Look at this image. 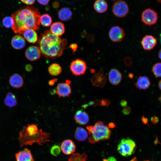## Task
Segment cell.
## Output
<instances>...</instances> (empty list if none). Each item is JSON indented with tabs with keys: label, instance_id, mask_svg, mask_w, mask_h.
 Returning a JSON list of instances; mask_svg holds the SVG:
<instances>
[{
	"label": "cell",
	"instance_id": "cell-1",
	"mask_svg": "<svg viewBox=\"0 0 161 161\" xmlns=\"http://www.w3.org/2000/svg\"><path fill=\"white\" fill-rule=\"evenodd\" d=\"M40 16L38 9L35 7L28 6L21 8L12 15L13 20L12 28L15 33L18 34H23L27 29L38 30Z\"/></svg>",
	"mask_w": 161,
	"mask_h": 161
},
{
	"label": "cell",
	"instance_id": "cell-2",
	"mask_svg": "<svg viewBox=\"0 0 161 161\" xmlns=\"http://www.w3.org/2000/svg\"><path fill=\"white\" fill-rule=\"evenodd\" d=\"M67 45L66 39H62L47 30L42 33L38 41L41 53L45 57L54 58L62 55Z\"/></svg>",
	"mask_w": 161,
	"mask_h": 161
},
{
	"label": "cell",
	"instance_id": "cell-3",
	"mask_svg": "<svg viewBox=\"0 0 161 161\" xmlns=\"http://www.w3.org/2000/svg\"><path fill=\"white\" fill-rule=\"evenodd\" d=\"M86 129L91 135L88 140L92 144L100 140H107L110 138L112 134L111 131L109 127L100 121L95 123L93 126H86Z\"/></svg>",
	"mask_w": 161,
	"mask_h": 161
},
{
	"label": "cell",
	"instance_id": "cell-4",
	"mask_svg": "<svg viewBox=\"0 0 161 161\" xmlns=\"http://www.w3.org/2000/svg\"><path fill=\"white\" fill-rule=\"evenodd\" d=\"M50 134L44 132L41 129L35 134H29L25 131L24 128L21 130L19 134V141L20 146L26 145H31L34 143H37L39 145H42L47 142L49 141L48 139Z\"/></svg>",
	"mask_w": 161,
	"mask_h": 161
},
{
	"label": "cell",
	"instance_id": "cell-5",
	"mask_svg": "<svg viewBox=\"0 0 161 161\" xmlns=\"http://www.w3.org/2000/svg\"><path fill=\"white\" fill-rule=\"evenodd\" d=\"M136 147V143L132 140L129 138H123L118 145L117 150L122 156L127 157L134 153Z\"/></svg>",
	"mask_w": 161,
	"mask_h": 161
},
{
	"label": "cell",
	"instance_id": "cell-6",
	"mask_svg": "<svg viewBox=\"0 0 161 161\" xmlns=\"http://www.w3.org/2000/svg\"><path fill=\"white\" fill-rule=\"evenodd\" d=\"M158 18L157 13L154 10L148 8L143 12L141 21L146 25L150 26L156 24Z\"/></svg>",
	"mask_w": 161,
	"mask_h": 161
},
{
	"label": "cell",
	"instance_id": "cell-7",
	"mask_svg": "<svg viewBox=\"0 0 161 161\" xmlns=\"http://www.w3.org/2000/svg\"><path fill=\"white\" fill-rule=\"evenodd\" d=\"M112 12L116 17L123 18L126 16L129 12V7L126 1L119 0L115 2L112 7Z\"/></svg>",
	"mask_w": 161,
	"mask_h": 161
},
{
	"label": "cell",
	"instance_id": "cell-8",
	"mask_svg": "<svg viewBox=\"0 0 161 161\" xmlns=\"http://www.w3.org/2000/svg\"><path fill=\"white\" fill-rule=\"evenodd\" d=\"M70 68L71 71L73 74L78 76L85 73L87 66L85 61L82 60L77 59L72 62Z\"/></svg>",
	"mask_w": 161,
	"mask_h": 161
},
{
	"label": "cell",
	"instance_id": "cell-9",
	"mask_svg": "<svg viewBox=\"0 0 161 161\" xmlns=\"http://www.w3.org/2000/svg\"><path fill=\"white\" fill-rule=\"evenodd\" d=\"M109 38L114 42L121 41L125 36L124 30L119 26H114L110 29L109 33Z\"/></svg>",
	"mask_w": 161,
	"mask_h": 161
},
{
	"label": "cell",
	"instance_id": "cell-10",
	"mask_svg": "<svg viewBox=\"0 0 161 161\" xmlns=\"http://www.w3.org/2000/svg\"><path fill=\"white\" fill-rule=\"evenodd\" d=\"M41 52L38 47L31 46L28 47L25 52L27 59L31 61H34L39 59L41 56Z\"/></svg>",
	"mask_w": 161,
	"mask_h": 161
},
{
	"label": "cell",
	"instance_id": "cell-11",
	"mask_svg": "<svg viewBox=\"0 0 161 161\" xmlns=\"http://www.w3.org/2000/svg\"><path fill=\"white\" fill-rule=\"evenodd\" d=\"M157 43V39L151 35H146L143 38L141 43L143 49L146 50L153 49Z\"/></svg>",
	"mask_w": 161,
	"mask_h": 161
},
{
	"label": "cell",
	"instance_id": "cell-12",
	"mask_svg": "<svg viewBox=\"0 0 161 161\" xmlns=\"http://www.w3.org/2000/svg\"><path fill=\"white\" fill-rule=\"evenodd\" d=\"M103 70L101 69L97 73L94 75L91 79L92 83L94 86L103 87L106 82V78L103 74Z\"/></svg>",
	"mask_w": 161,
	"mask_h": 161
},
{
	"label": "cell",
	"instance_id": "cell-13",
	"mask_svg": "<svg viewBox=\"0 0 161 161\" xmlns=\"http://www.w3.org/2000/svg\"><path fill=\"white\" fill-rule=\"evenodd\" d=\"M55 92L59 97H68L71 93V89L69 84L66 83L58 84Z\"/></svg>",
	"mask_w": 161,
	"mask_h": 161
},
{
	"label": "cell",
	"instance_id": "cell-14",
	"mask_svg": "<svg viewBox=\"0 0 161 161\" xmlns=\"http://www.w3.org/2000/svg\"><path fill=\"white\" fill-rule=\"evenodd\" d=\"M76 146L71 140H66L64 141L61 145V150L63 153L67 155L72 154L75 151Z\"/></svg>",
	"mask_w": 161,
	"mask_h": 161
},
{
	"label": "cell",
	"instance_id": "cell-15",
	"mask_svg": "<svg viewBox=\"0 0 161 161\" xmlns=\"http://www.w3.org/2000/svg\"><path fill=\"white\" fill-rule=\"evenodd\" d=\"M108 77L111 84L117 85L120 83L122 80V74L118 70L113 68L109 71Z\"/></svg>",
	"mask_w": 161,
	"mask_h": 161
},
{
	"label": "cell",
	"instance_id": "cell-16",
	"mask_svg": "<svg viewBox=\"0 0 161 161\" xmlns=\"http://www.w3.org/2000/svg\"><path fill=\"white\" fill-rule=\"evenodd\" d=\"M50 30V31L53 34L58 37L60 36L65 32L64 25L61 22H55L51 25Z\"/></svg>",
	"mask_w": 161,
	"mask_h": 161
},
{
	"label": "cell",
	"instance_id": "cell-17",
	"mask_svg": "<svg viewBox=\"0 0 161 161\" xmlns=\"http://www.w3.org/2000/svg\"><path fill=\"white\" fill-rule=\"evenodd\" d=\"M9 83L13 88H19L23 86L24 80L22 77L17 73H14L10 76Z\"/></svg>",
	"mask_w": 161,
	"mask_h": 161
},
{
	"label": "cell",
	"instance_id": "cell-18",
	"mask_svg": "<svg viewBox=\"0 0 161 161\" xmlns=\"http://www.w3.org/2000/svg\"><path fill=\"white\" fill-rule=\"evenodd\" d=\"M11 45L14 49L20 50L23 49L26 45L24 38L20 35L14 36L11 41Z\"/></svg>",
	"mask_w": 161,
	"mask_h": 161
},
{
	"label": "cell",
	"instance_id": "cell-19",
	"mask_svg": "<svg viewBox=\"0 0 161 161\" xmlns=\"http://www.w3.org/2000/svg\"><path fill=\"white\" fill-rule=\"evenodd\" d=\"M16 161H34L30 151L27 148L16 154Z\"/></svg>",
	"mask_w": 161,
	"mask_h": 161
},
{
	"label": "cell",
	"instance_id": "cell-20",
	"mask_svg": "<svg viewBox=\"0 0 161 161\" xmlns=\"http://www.w3.org/2000/svg\"><path fill=\"white\" fill-rule=\"evenodd\" d=\"M76 122L80 125L86 124L89 122V117L88 114L85 112L78 110L76 113L75 117Z\"/></svg>",
	"mask_w": 161,
	"mask_h": 161
},
{
	"label": "cell",
	"instance_id": "cell-21",
	"mask_svg": "<svg viewBox=\"0 0 161 161\" xmlns=\"http://www.w3.org/2000/svg\"><path fill=\"white\" fill-rule=\"evenodd\" d=\"M24 38L29 42L34 44L38 41V35L35 30L29 29L25 30L23 33Z\"/></svg>",
	"mask_w": 161,
	"mask_h": 161
},
{
	"label": "cell",
	"instance_id": "cell-22",
	"mask_svg": "<svg viewBox=\"0 0 161 161\" xmlns=\"http://www.w3.org/2000/svg\"><path fill=\"white\" fill-rule=\"evenodd\" d=\"M135 84L137 88L140 89L145 90L149 88L151 83L148 77L143 76L139 77Z\"/></svg>",
	"mask_w": 161,
	"mask_h": 161
},
{
	"label": "cell",
	"instance_id": "cell-23",
	"mask_svg": "<svg viewBox=\"0 0 161 161\" xmlns=\"http://www.w3.org/2000/svg\"><path fill=\"white\" fill-rule=\"evenodd\" d=\"M58 14L60 20L64 21H67L69 20L72 14L70 9L67 7L61 8L59 10Z\"/></svg>",
	"mask_w": 161,
	"mask_h": 161
},
{
	"label": "cell",
	"instance_id": "cell-24",
	"mask_svg": "<svg viewBox=\"0 0 161 161\" xmlns=\"http://www.w3.org/2000/svg\"><path fill=\"white\" fill-rule=\"evenodd\" d=\"M4 103L6 106L10 108L13 107L18 104L16 97L11 92H9L7 94Z\"/></svg>",
	"mask_w": 161,
	"mask_h": 161
},
{
	"label": "cell",
	"instance_id": "cell-25",
	"mask_svg": "<svg viewBox=\"0 0 161 161\" xmlns=\"http://www.w3.org/2000/svg\"><path fill=\"white\" fill-rule=\"evenodd\" d=\"M88 136L87 131L83 128L78 127L76 129L75 137L78 141L80 142L84 141L88 138Z\"/></svg>",
	"mask_w": 161,
	"mask_h": 161
},
{
	"label": "cell",
	"instance_id": "cell-26",
	"mask_svg": "<svg viewBox=\"0 0 161 161\" xmlns=\"http://www.w3.org/2000/svg\"><path fill=\"white\" fill-rule=\"evenodd\" d=\"M95 10L99 13H103L106 12L108 8V5L104 0H97L94 4Z\"/></svg>",
	"mask_w": 161,
	"mask_h": 161
},
{
	"label": "cell",
	"instance_id": "cell-27",
	"mask_svg": "<svg viewBox=\"0 0 161 161\" xmlns=\"http://www.w3.org/2000/svg\"><path fill=\"white\" fill-rule=\"evenodd\" d=\"M48 70L51 75L56 76L59 75L61 73L62 68L58 64L53 63L49 66Z\"/></svg>",
	"mask_w": 161,
	"mask_h": 161
},
{
	"label": "cell",
	"instance_id": "cell-28",
	"mask_svg": "<svg viewBox=\"0 0 161 161\" xmlns=\"http://www.w3.org/2000/svg\"><path fill=\"white\" fill-rule=\"evenodd\" d=\"M87 155L85 152L80 154L78 153H73L69 158L68 161H86Z\"/></svg>",
	"mask_w": 161,
	"mask_h": 161
},
{
	"label": "cell",
	"instance_id": "cell-29",
	"mask_svg": "<svg viewBox=\"0 0 161 161\" xmlns=\"http://www.w3.org/2000/svg\"><path fill=\"white\" fill-rule=\"evenodd\" d=\"M52 18L51 16L47 14H44L40 17V23L44 27H48L52 23Z\"/></svg>",
	"mask_w": 161,
	"mask_h": 161
},
{
	"label": "cell",
	"instance_id": "cell-30",
	"mask_svg": "<svg viewBox=\"0 0 161 161\" xmlns=\"http://www.w3.org/2000/svg\"><path fill=\"white\" fill-rule=\"evenodd\" d=\"M110 101L109 100L102 99L95 101L90 102L87 104V105L88 106L93 105L95 106H99L107 107L110 104Z\"/></svg>",
	"mask_w": 161,
	"mask_h": 161
},
{
	"label": "cell",
	"instance_id": "cell-31",
	"mask_svg": "<svg viewBox=\"0 0 161 161\" xmlns=\"http://www.w3.org/2000/svg\"><path fill=\"white\" fill-rule=\"evenodd\" d=\"M161 63L158 62L155 64L152 67V72L156 78L161 77Z\"/></svg>",
	"mask_w": 161,
	"mask_h": 161
},
{
	"label": "cell",
	"instance_id": "cell-32",
	"mask_svg": "<svg viewBox=\"0 0 161 161\" xmlns=\"http://www.w3.org/2000/svg\"><path fill=\"white\" fill-rule=\"evenodd\" d=\"M2 23L3 25L7 28H10L13 24V20L12 17L6 16L3 19Z\"/></svg>",
	"mask_w": 161,
	"mask_h": 161
},
{
	"label": "cell",
	"instance_id": "cell-33",
	"mask_svg": "<svg viewBox=\"0 0 161 161\" xmlns=\"http://www.w3.org/2000/svg\"><path fill=\"white\" fill-rule=\"evenodd\" d=\"M61 150V148L59 146L55 145L51 148L50 153L52 155L57 156L60 154Z\"/></svg>",
	"mask_w": 161,
	"mask_h": 161
},
{
	"label": "cell",
	"instance_id": "cell-34",
	"mask_svg": "<svg viewBox=\"0 0 161 161\" xmlns=\"http://www.w3.org/2000/svg\"><path fill=\"white\" fill-rule=\"evenodd\" d=\"M124 61L125 64L127 66H130L132 64V61L129 57H126L124 59Z\"/></svg>",
	"mask_w": 161,
	"mask_h": 161
},
{
	"label": "cell",
	"instance_id": "cell-35",
	"mask_svg": "<svg viewBox=\"0 0 161 161\" xmlns=\"http://www.w3.org/2000/svg\"><path fill=\"white\" fill-rule=\"evenodd\" d=\"M122 112L125 115H127L130 114L131 111V108L128 106L124 107L122 109Z\"/></svg>",
	"mask_w": 161,
	"mask_h": 161
},
{
	"label": "cell",
	"instance_id": "cell-36",
	"mask_svg": "<svg viewBox=\"0 0 161 161\" xmlns=\"http://www.w3.org/2000/svg\"><path fill=\"white\" fill-rule=\"evenodd\" d=\"M22 2L28 5H31L34 4L35 0H21Z\"/></svg>",
	"mask_w": 161,
	"mask_h": 161
},
{
	"label": "cell",
	"instance_id": "cell-37",
	"mask_svg": "<svg viewBox=\"0 0 161 161\" xmlns=\"http://www.w3.org/2000/svg\"><path fill=\"white\" fill-rule=\"evenodd\" d=\"M151 120L153 124H156L159 121V118L156 116H154L151 118Z\"/></svg>",
	"mask_w": 161,
	"mask_h": 161
},
{
	"label": "cell",
	"instance_id": "cell-38",
	"mask_svg": "<svg viewBox=\"0 0 161 161\" xmlns=\"http://www.w3.org/2000/svg\"><path fill=\"white\" fill-rule=\"evenodd\" d=\"M78 46L77 44L73 43L69 46V48L71 49L74 52H75L77 50Z\"/></svg>",
	"mask_w": 161,
	"mask_h": 161
},
{
	"label": "cell",
	"instance_id": "cell-39",
	"mask_svg": "<svg viewBox=\"0 0 161 161\" xmlns=\"http://www.w3.org/2000/svg\"><path fill=\"white\" fill-rule=\"evenodd\" d=\"M37 1L41 4L47 5L48 4L49 0H37Z\"/></svg>",
	"mask_w": 161,
	"mask_h": 161
},
{
	"label": "cell",
	"instance_id": "cell-40",
	"mask_svg": "<svg viewBox=\"0 0 161 161\" xmlns=\"http://www.w3.org/2000/svg\"><path fill=\"white\" fill-rule=\"evenodd\" d=\"M141 120L143 123L145 124H148V120L147 118L145 117L144 116H143L141 118Z\"/></svg>",
	"mask_w": 161,
	"mask_h": 161
},
{
	"label": "cell",
	"instance_id": "cell-41",
	"mask_svg": "<svg viewBox=\"0 0 161 161\" xmlns=\"http://www.w3.org/2000/svg\"><path fill=\"white\" fill-rule=\"evenodd\" d=\"M25 69L27 71L30 72L32 70V67L31 65L27 64L26 65Z\"/></svg>",
	"mask_w": 161,
	"mask_h": 161
},
{
	"label": "cell",
	"instance_id": "cell-42",
	"mask_svg": "<svg viewBox=\"0 0 161 161\" xmlns=\"http://www.w3.org/2000/svg\"><path fill=\"white\" fill-rule=\"evenodd\" d=\"M57 81V79H53L49 81L48 84L50 86H53L54 85L55 83Z\"/></svg>",
	"mask_w": 161,
	"mask_h": 161
},
{
	"label": "cell",
	"instance_id": "cell-43",
	"mask_svg": "<svg viewBox=\"0 0 161 161\" xmlns=\"http://www.w3.org/2000/svg\"><path fill=\"white\" fill-rule=\"evenodd\" d=\"M127 103V102L125 100H122L120 102V105L122 106L125 107L126 106Z\"/></svg>",
	"mask_w": 161,
	"mask_h": 161
},
{
	"label": "cell",
	"instance_id": "cell-44",
	"mask_svg": "<svg viewBox=\"0 0 161 161\" xmlns=\"http://www.w3.org/2000/svg\"><path fill=\"white\" fill-rule=\"evenodd\" d=\"M52 5L54 8H56L59 7V5L58 2L55 1L53 3Z\"/></svg>",
	"mask_w": 161,
	"mask_h": 161
},
{
	"label": "cell",
	"instance_id": "cell-45",
	"mask_svg": "<svg viewBox=\"0 0 161 161\" xmlns=\"http://www.w3.org/2000/svg\"><path fill=\"white\" fill-rule=\"evenodd\" d=\"M115 125V124L113 122H110L109 124V128H114Z\"/></svg>",
	"mask_w": 161,
	"mask_h": 161
},
{
	"label": "cell",
	"instance_id": "cell-46",
	"mask_svg": "<svg viewBox=\"0 0 161 161\" xmlns=\"http://www.w3.org/2000/svg\"><path fill=\"white\" fill-rule=\"evenodd\" d=\"M108 159L107 161H116V159L113 157H110Z\"/></svg>",
	"mask_w": 161,
	"mask_h": 161
},
{
	"label": "cell",
	"instance_id": "cell-47",
	"mask_svg": "<svg viewBox=\"0 0 161 161\" xmlns=\"http://www.w3.org/2000/svg\"><path fill=\"white\" fill-rule=\"evenodd\" d=\"M134 76V75L132 73H130L128 75L129 77L130 78H132Z\"/></svg>",
	"mask_w": 161,
	"mask_h": 161
},
{
	"label": "cell",
	"instance_id": "cell-48",
	"mask_svg": "<svg viewBox=\"0 0 161 161\" xmlns=\"http://www.w3.org/2000/svg\"><path fill=\"white\" fill-rule=\"evenodd\" d=\"M158 57L160 59H161V49L158 52Z\"/></svg>",
	"mask_w": 161,
	"mask_h": 161
},
{
	"label": "cell",
	"instance_id": "cell-49",
	"mask_svg": "<svg viewBox=\"0 0 161 161\" xmlns=\"http://www.w3.org/2000/svg\"><path fill=\"white\" fill-rule=\"evenodd\" d=\"M158 86L160 89L161 90V80H160L159 81V83H158Z\"/></svg>",
	"mask_w": 161,
	"mask_h": 161
},
{
	"label": "cell",
	"instance_id": "cell-50",
	"mask_svg": "<svg viewBox=\"0 0 161 161\" xmlns=\"http://www.w3.org/2000/svg\"><path fill=\"white\" fill-rule=\"evenodd\" d=\"M130 161H137V159L135 157H134Z\"/></svg>",
	"mask_w": 161,
	"mask_h": 161
},
{
	"label": "cell",
	"instance_id": "cell-51",
	"mask_svg": "<svg viewBox=\"0 0 161 161\" xmlns=\"http://www.w3.org/2000/svg\"></svg>",
	"mask_w": 161,
	"mask_h": 161
}]
</instances>
